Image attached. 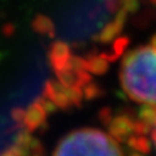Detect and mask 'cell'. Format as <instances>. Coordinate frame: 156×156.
Masks as SVG:
<instances>
[{"mask_svg": "<svg viewBox=\"0 0 156 156\" xmlns=\"http://www.w3.org/2000/svg\"><path fill=\"white\" fill-rule=\"evenodd\" d=\"M121 85L134 101L156 107V46L135 48L125 56Z\"/></svg>", "mask_w": 156, "mask_h": 156, "instance_id": "obj_1", "label": "cell"}, {"mask_svg": "<svg viewBox=\"0 0 156 156\" xmlns=\"http://www.w3.org/2000/svg\"><path fill=\"white\" fill-rule=\"evenodd\" d=\"M53 156H122V152L107 133L86 128L68 134L58 143Z\"/></svg>", "mask_w": 156, "mask_h": 156, "instance_id": "obj_2", "label": "cell"}, {"mask_svg": "<svg viewBox=\"0 0 156 156\" xmlns=\"http://www.w3.org/2000/svg\"><path fill=\"white\" fill-rule=\"evenodd\" d=\"M152 142H154V146L156 148V124H155V128L152 130Z\"/></svg>", "mask_w": 156, "mask_h": 156, "instance_id": "obj_3", "label": "cell"}]
</instances>
